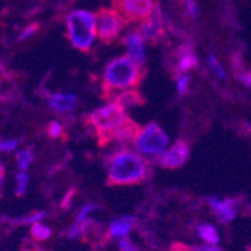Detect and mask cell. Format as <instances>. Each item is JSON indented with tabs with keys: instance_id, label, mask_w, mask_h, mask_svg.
I'll return each mask as SVG.
<instances>
[{
	"instance_id": "603a6c76",
	"label": "cell",
	"mask_w": 251,
	"mask_h": 251,
	"mask_svg": "<svg viewBox=\"0 0 251 251\" xmlns=\"http://www.w3.org/2000/svg\"><path fill=\"white\" fill-rule=\"evenodd\" d=\"M96 209H99V205H98V203H87V205H84V206L78 211V214H76V222H84V220L90 218L88 215H90L91 212H94Z\"/></svg>"
},
{
	"instance_id": "d6986e66",
	"label": "cell",
	"mask_w": 251,
	"mask_h": 251,
	"mask_svg": "<svg viewBox=\"0 0 251 251\" xmlns=\"http://www.w3.org/2000/svg\"><path fill=\"white\" fill-rule=\"evenodd\" d=\"M206 66L209 68V71L218 78V79H226V72L223 69V66L220 65V61L217 58V55L214 52H209L206 55Z\"/></svg>"
},
{
	"instance_id": "277c9868",
	"label": "cell",
	"mask_w": 251,
	"mask_h": 251,
	"mask_svg": "<svg viewBox=\"0 0 251 251\" xmlns=\"http://www.w3.org/2000/svg\"><path fill=\"white\" fill-rule=\"evenodd\" d=\"M68 38L74 48L88 51L98 38L96 14L84 9L72 11L66 18Z\"/></svg>"
},
{
	"instance_id": "6da1fadb",
	"label": "cell",
	"mask_w": 251,
	"mask_h": 251,
	"mask_svg": "<svg viewBox=\"0 0 251 251\" xmlns=\"http://www.w3.org/2000/svg\"><path fill=\"white\" fill-rule=\"evenodd\" d=\"M108 184L132 185L147 178L148 165L139 152L127 148H120L108 155Z\"/></svg>"
},
{
	"instance_id": "e0dca14e",
	"label": "cell",
	"mask_w": 251,
	"mask_h": 251,
	"mask_svg": "<svg viewBox=\"0 0 251 251\" xmlns=\"http://www.w3.org/2000/svg\"><path fill=\"white\" fill-rule=\"evenodd\" d=\"M199 238L205 242V244H212L217 245L220 242V233L217 230V227L211 223H201L196 227Z\"/></svg>"
},
{
	"instance_id": "cb8c5ba5",
	"label": "cell",
	"mask_w": 251,
	"mask_h": 251,
	"mask_svg": "<svg viewBox=\"0 0 251 251\" xmlns=\"http://www.w3.org/2000/svg\"><path fill=\"white\" fill-rule=\"evenodd\" d=\"M188 85H190V76L187 74H181L176 78V90L179 94H187L188 93Z\"/></svg>"
},
{
	"instance_id": "7c38bea8",
	"label": "cell",
	"mask_w": 251,
	"mask_h": 251,
	"mask_svg": "<svg viewBox=\"0 0 251 251\" xmlns=\"http://www.w3.org/2000/svg\"><path fill=\"white\" fill-rule=\"evenodd\" d=\"M135 225H136V218L133 215H123L120 218H114L108 226L109 238L112 239L127 238L133 230Z\"/></svg>"
},
{
	"instance_id": "3957f363",
	"label": "cell",
	"mask_w": 251,
	"mask_h": 251,
	"mask_svg": "<svg viewBox=\"0 0 251 251\" xmlns=\"http://www.w3.org/2000/svg\"><path fill=\"white\" fill-rule=\"evenodd\" d=\"M127 120L129 117L126 114V109L115 100L106 103L105 106L96 111H93L87 117V123L94 129V132L98 133L100 145L109 144L115 130Z\"/></svg>"
},
{
	"instance_id": "d4e9b609",
	"label": "cell",
	"mask_w": 251,
	"mask_h": 251,
	"mask_svg": "<svg viewBox=\"0 0 251 251\" xmlns=\"http://www.w3.org/2000/svg\"><path fill=\"white\" fill-rule=\"evenodd\" d=\"M63 133V127H61V124L57 123V121H51L48 124V135L52 138V139H57L60 138V135Z\"/></svg>"
},
{
	"instance_id": "5b68a950",
	"label": "cell",
	"mask_w": 251,
	"mask_h": 251,
	"mask_svg": "<svg viewBox=\"0 0 251 251\" xmlns=\"http://www.w3.org/2000/svg\"><path fill=\"white\" fill-rule=\"evenodd\" d=\"M133 142H135V150L141 155L157 157L168 150L169 138L160 126L152 121L139 129Z\"/></svg>"
},
{
	"instance_id": "2e32d148",
	"label": "cell",
	"mask_w": 251,
	"mask_h": 251,
	"mask_svg": "<svg viewBox=\"0 0 251 251\" xmlns=\"http://www.w3.org/2000/svg\"><path fill=\"white\" fill-rule=\"evenodd\" d=\"M94 223L91 222L90 218L84 220V222H75L66 232V236L69 241H79V239H84L88 233V230L91 229Z\"/></svg>"
},
{
	"instance_id": "d6a6232c",
	"label": "cell",
	"mask_w": 251,
	"mask_h": 251,
	"mask_svg": "<svg viewBox=\"0 0 251 251\" xmlns=\"http://www.w3.org/2000/svg\"><path fill=\"white\" fill-rule=\"evenodd\" d=\"M3 174H5V169H3V165L0 162V185L3 184Z\"/></svg>"
},
{
	"instance_id": "5bb4252c",
	"label": "cell",
	"mask_w": 251,
	"mask_h": 251,
	"mask_svg": "<svg viewBox=\"0 0 251 251\" xmlns=\"http://www.w3.org/2000/svg\"><path fill=\"white\" fill-rule=\"evenodd\" d=\"M76 96L72 93H58L52 94L50 99V108L57 114H68L72 112L76 106Z\"/></svg>"
},
{
	"instance_id": "f1b7e54d",
	"label": "cell",
	"mask_w": 251,
	"mask_h": 251,
	"mask_svg": "<svg viewBox=\"0 0 251 251\" xmlns=\"http://www.w3.org/2000/svg\"><path fill=\"white\" fill-rule=\"evenodd\" d=\"M236 74V78L239 79L241 84H244L245 87H251V71H245V69H241Z\"/></svg>"
},
{
	"instance_id": "9c48e42d",
	"label": "cell",
	"mask_w": 251,
	"mask_h": 251,
	"mask_svg": "<svg viewBox=\"0 0 251 251\" xmlns=\"http://www.w3.org/2000/svg\"><path fill=\"white\" fill-rule=\"evenodd\" d=\"M190 157V145L185 141H176L171 148L157 155V165L165 169L181 168Z\"/></svg>"
},
{
	"instance_id": "30bf717a",
	"label": "cell",
	"mask_w": 251,
	"mask_h": 251,
	"mask_svg": "<svg viewBox=\"0 0 251 251\" xmlns=\"http://www.w3.org/2000/svg\"><path fill=\"white\" fill-rule=\"evenodd\" d=\"M208 205L222 225L232 223L239 211V199L238 198H226V199H218L215 196H209Z\"/></svg>"
},
{
	"instance_id": "52a82bcc",
	"label": "cell",
	"mask_w": 251,
	"mask_h": 251,
	"mask_svg": "<svg viewBox=\"0 0 251 251\" xmlns=\"http://www.w3.org/2000/svg\"><path fill=\"white\" fill-rule=\"evenodd\" d=\"M112 5L127 24L145 20L154 9L152 0H112Z\"/></svg>"
},
{
	"instance_id": "8992f818",
	"label": "cell",
	"mask_w": 251,
	"mask_h": 251,
	"mask_svg": "<svg viewBox=\"0 0 251 251\" xmlns=\"http://www.w3.org/2000/svg\"><path fill=\"white\" fill-rule=\"evenodd\" d=\"M126 24H127L126 20L114 8H111V9L105 8L96 14L98 38L105 44L114 42L120 36L121 30L124 28Z\"/></svg>"
},
{
	"instance_id": "836d02e7",
	"label": "cell",
	"mask_w": 251,
	"mask_h": 251,
	"mask_svg": "<svg viewBox=\"0 0 251 251\" xmlns=\"http://www.w3.org/2000/svg\"><path fill=\"white\" fill-rule=\"evenodd\" d=\"M0 72H3V63L0 61Z\"/></svg>"
},
{
	"instance_id": "9a60e30c",
	"label": "cell",
	"mask_w": 251,
	"mask_h": 251,
	"mask_svg": "<svg viewBox=\"0 0 251 251\" xmlns=\"http://www.w3.org/2000/svg\"><path fill=\"white\" fill-rule=\"evenodd\" d=\"M114 100L117 103H120L124 109H127L130 106H138V105H142L144 103V98L141 96L138 91H135L133 88L118 93L117 96L114 98Z\"/></svg>"
},
{
	"instance_id": "1f68e13d",
	"label": "cell",
	"mask_w": 251,
	"mask_h": 251,
	"mask_svg": "<svg viewBox=\"0 0 251 251\" xmlns=\"http://www.w3.org/2000/svg\"><path fill=\"white\" fill-rule=\"evenodd\" d=\"M74 195H75V190H71V192H68V195L65 196V199L61 201V206H63V208H68V206L71 205V201H72Z\"/></svg>"
},
{
	"instance_id": "f546056e",
	"label": "cell",
	"mask_w": 251,
	"mask_h": 251,
	"mask_svg": "<svg viewBox=\"0 0 251 251\" xmlns=\"http://www.w3.org/2000/svg\"><path fill=\"white\" fill-rule=\"evenodd\" d=\"M38 28H39V25L38 24H30V25H27L21 33H20V36H18V41H23V39H27V38H30L33 33H36L38 31Z\"/></svg>"
},
{
	"instance_id": "4fadbf2b",
	"label": "cell",
	"mask_w": 251,
	"mask_h": 251,
	"mask_svg": "<svg viewBox=\"0 0 251 251\" xmlns=\"http://www.w3.org/2000/svg\"><path fill=\"white\" fill-rule=\"evenodd\" d=\"M199 58L193 52V47L190 42H185L178 48V60H176V74H187L192 69L198 68Z\"/></svg>"
},
{
	"instance_id": "7402d4cb",
	"label": "cell",
	"mask_w": 251,
	"mask_h": 251,
	"mask_svg": "<svg viewBox=\"0 0 251 251\" xmlns=\"http://www.w3.org/2000/svg\"><path fill=\"white\" fill-rule=\"evenodd\" d=\"M45 212L44 211H35V212H30V214H27V215H24L23 218H20V220H17V223H20V225H35V223H38V222H41V220H44L45 218Z\"/></svg>"
},
{
	"instance_id": "4dcf8cb0",
	"label": "cell",
	"mask_w": 251,
	"mask_h": 251,
	"mask_svg": "<svg viewBox=\"0 0 251 251\" xmlns=\"http://www.w3.org/2000/svg\"><path fill=\"white\" fill-rule=\"evenodd\" d=\"M185 9H187V14L193 18L198 17V14H199V6L195 0H185Z\"/></svg>"
},
{
	"instance_id": "44dd1931",
	"label": "cell",
	"mask_w": 251,
	"mask_h": 251,
	"mask_svg": "<svg viewBox=\"0 0 251 251\" xmlns=\"http://www.w3.org/2000/svg\"><path fill=\"white\" fill-rule=\"evenodd\" d=\"M17 179V187H15V195L17 196H23L27 192V187H28V175L25 174V171H20L15 175Z\"/></svg>"
},
{
	"instance_id": "e575fe53",
	"label": "cell",
	"mask_w": 251,
	"mask_h": 251,
	"mask_svg": "<svg viewBox=\"0 0 251 251\" xmlns=\"http://www.w3.org/2000/svg\"><path fill=\"white\" fill-rule=\"evenodd\" d=\"M248 251H251V245H250V248H248Z\"/></svg>"
},
{
	"instance_id": "4316f807",
	"label": "cell",
	"mask_w": 251,
	"mask_h": 251,
	"mask_svg": "<svg viewBox=\"0 0 251 251\" xmlns=\"http://www.w3.org/2000/svg\"><path fill=\"white\" fill-rule=\"evenodd\" d=\"M185 251H223L218 245H212V244H202V245H192L185 248Z\"/></svg>"
},
{
	"instance_id": "8fae6325",
	"label": "cell",
	"mask_w": 251,
	"mask_h": 251,
	"mask_svg": "<svg viewBox=\"0 0 251 251\" xmlns=\"http://www.w3.org/2000/svg\"><path fill=\"white\" fill-rule=\"evenodd\" d=\"M144 42L145 41L142 39L138 30L129 31V33L123 38V44L126 50H127V55L141 66H144V63H145V44Z\"/></svg>"
},
{
	"instance_id": "484cf974",
	"label": "cell",
	"mask_w": 251,
	"mask_h": 251,
	"mask_svg": "<svg viewBox=\"0 0 251 251\" xmlns=\"http://www.w3.org/2000/svg\"><path fill=\"white\" fill-rule=\"evenodd\" d=\"M118 250L120 251H139V248L129 238H121L118 241Z\"/></svg>"
},
{
	"instance_id": "ba28073f",
	"label": "cell",
	"mask_w": 251,
	"mask_h": 251,
	"mask_svg": "<svg viewBox=\"0 0 251 251\" xmlns=\"http://www.w3.org/2000/svg\"><path fill=\"white\" fill-rule=\"evenodd\" d=\"M138 31L141 33L142 39L151 45H154L165 35V24H163V14L159 6H155L150 17L141 21Z\"/></svg>"
},
{
	"instance_id": "83f0119b",
	"label": "cell",
	"mask_w": 251,
	"mask_h": 251,
	"mask_svg": "<svg viewBox=\"0 0 251 251\" xmlns=\"http://www.w3.org/2000/svg\"><path fill=\"white\" fill-rule=\"evenodd\" d=\"M18 139H2L0 141V151L3 152H11L17 148Z\"/></svg>"
},
{
	"instance_id": "7a4b0ae2",
	"label": "cell",
	"mask_w": 251,
	"mask_h": 251,
	"mask_svg": "<svg viewBox=\"0 0 251 251\" xmlns=\"http://www.w3.org/2000/svg\"><path fill=\"white\" fill-rule=\"evenodd\" d=\"M142 66L129 55L111 60L102 74V87L106 98L114 99L118 93L135 88L144 78Z\"/></svg>"
},
{
	"instance_id": "ac0fdd59",
	"label": "cell",
	"mask_w": 251,
	"mask_h": 251,
	"mask_svg": "<svg viewBox=\"0 0 251 251\" xmlns=\"http://www.w3.org/2000/svg\"><path fill=\"white\" fill-rule=\"evenodd\" d=\"M30 233H31V238H33L35 241H47L51 238L52 235V230L50 226L38 222L35 225H31V229H30Z\"/></svg>"
},
{
	"instance_id": "ffe728a7",
	"label": "cell",
	"mask_w": 251,
	"mask_h": 251,
	"mask_svg": "<svg viewBox=\"0 0 251 251\" xmlns=\"http://www.w3.org/2000/svg\"><path fill=\"white\" fill-rule=\"evenodd\" d=\"M33 159H35V155H33V152H31L30 150L18 151V152H17V157H15L17 165H18V169H20V171H25V169L31 165Z\"/></svg>"
}]
</instances>
